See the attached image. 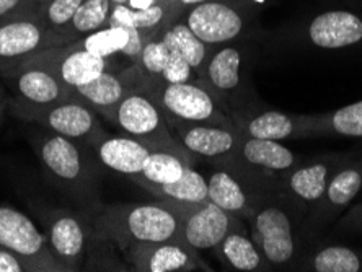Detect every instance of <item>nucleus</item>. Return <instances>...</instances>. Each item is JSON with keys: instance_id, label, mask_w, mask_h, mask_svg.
Listing matches in <instances>:
<instances>
[{"instance_id": "f257e3e1", "label": "nucleus", "mask_w": 362, "mask_h": 272, "mask_svg": "<svg viewBox=\"0 0 362 272\" xmlns=\"http://www.w3.org/2000/svg\"><path fill=\"white\" fill-rule=\"evenodd\" d=\"M47 179L82 206H95L98 197L100 167L92 148L40 127L30 134Z\"/></svg>"}, {"instance_id": "f03ea898", "label": "nucleus", "mask_w": 362, "mask_h": 272, "mask_svg": "<svg viewBox=\"0 0 362 272\" xmlns=\"http://www.w3.org/2000/svg\"><path fill=\"white\" fill-rule=\"evenodd\" d=\"M92 206V233L108 238L121 252L142 243H158L167 240H183L177 215L156 202H118L100 207Z\"/></svg>"}, {"instance_id": "7ed1b4c3", "label": "nucleus", "mask_w": 362, "mask_h": 272, "mask_svg": "<svg viewBox=\"0 0 362 272\" xmlns=\"http://www.w3.org/2000/svg\"><path fill=\"white\" fill-rule=\"evenodd\" d=\"M303 215L287 197L273 191L253 207L247 223L250 235L273 269L296 271L302 256Z\"/></svg>"}, {"instance_id": "20e7f679", "label": "nucleus", "mask_w": 362, "mask_h": 272, "mask_svg": "<svg viewBox=\"0 0 362 272\" xmlns=\"http://www.w3.org/2000/svg\"><path fill=\"white\" fill-rule=\"evenodd\" d=\"M129 73L132 88L147 93L170 119L235 126L214 95L198 78L185 83H165L158 78L147 77L137 64L129 67Z\"/></svg>"}, {"instance_id": "39448f33", "label": "nucleus", "mask_w": 362, "mask_h": 272, "mask_svg": "<svg viewBox=\"0 0 362 272\" xmlns=\"http://www.w3.org/2000/svg\"><path fill=\"white\" fill-rule=\"evenodd\" d=\"M111 124L124 136L142 142L151 152H170L188 162L191 167L196 157L181 146L167 116L156 101L142 90L132 88L116 110Z\"/></svg>"}, {"instance_id": "423d86ee", "label": "nucleus", "mask_w": 362, "mask_h": 272, "mask_svg": "<svg viewBox=\"0 0 362 272\" xmlns=\"http://www.w3.org/2000/svg\"><path fill=\"white\" fill-rule=\"evenodd\" d=\"M212 165L214 168L206 178L209 201L242 220H247L263 196L279 189V179L243 167L235 158Z\"/></svg>"}, {"instance_id": "0eeeda50", "label": "nucleus", "mask_w": 362, "mask_h": 272, "mask_svg": "<svg viewBox=\"0 0 362 272\" xmlns=\"http://www.w3.org/2000/svg\"><path fill=\"white\" fill-rule=\"evenodd\" d=\"M8 108L12 110L13 116L20 119L33 122L57 136L82 142L90 148L100 138L108 136L98 114L76 98L47 106L21 103V101L12 98L8 100Z\"/></svg>"}, {"instance_id": "6e6552de", "label": "nucleus", "mask_w": 362, "mask_h": 272, "mask_svg": "<svg viewBox=\"0 0 362 272\" xmlns=\"http://www.w3.org/2000/svg\"><path fill=\"white\" fill-rule=\"evenodd\" d=\"M240 66V49L228 42V45L214 46L198 76V80L214 95L233 122L252 114L253 111L264 108L262 101L250 97L247 83H243Z\"/></svg>"}, {"instance_id": "1a4fd4ad", "label": "nucleus", "mask_w": 362, "mask_h": 272, "mask_svg": "<svg viewBox=\"0 0 362 272\" xmlns=\"http://www.w3.org/2000/svg\"><path fill=\"white\" fill-rule=\"evenodd\" d=\"M31 211L40 218L47 244L66 272L82 271L92 238V218L69 209L36 204H31Z\"/></svg>"}, {"instance_id": "9d476101", "label": "nucleus", "mask_w": 362, "mask_h": 272, "mask_svg": "<svg viewBox=\"0 0 362 272\" xmlns=\"http://www.w3.org/2000/svg\"><path fill=\"white\" fill-rule=\"evenodd\" d=\"M252 17L248 0H207L185 10L180 18L206 45L222 46L240 38Z\"/></svg>"}, {"instance_id": "9b49d317", "label": "nucleus", "mask_w": 362, "mask_h": 272, "mask_svg": "<svg viewBox=\"0 0 362 272\" xmlns=\"http://www.w3.org/2000/svg\"><path fill=\"white\" fill-rule=\"evenodd\" d=\"M362 191V150L332 176L323 196L302 220L303 242H312L341 217Z\"/></svg>"}, {"instance_id": "f8f14e48", "label": "nucleus", "mask_w": 362, "mask_h": 272, "mask_svg": "<svg viewBox=\"0 0 362 272\" xmlns=\"http://www.w3.org/2000/svg\"><path fill=\"white\" fill-rule=\"evenodd\" d=\"M0 244L17 254L30 272H66L52 254L45 233L13 207L0 206Z\"/></svg>"}, {"instance_id": "ddd939ff", "label": "nucleus", "mask_w": 362, "mask_h": 272, "mask_svg": "<svg viewBox=\"0 0 362 272\" xmlns=\"http://www.w3.org/2000/svg\"><path fill=\"white\" fill-rule=\"evenodd\" d=\"M356 152H337L325 153L305 160L287 172L281 178L279 193L284 194L297 211L305 217L308 211L320 201L332 176L343 167L346 162L356 155Z\"/></svg>"}, {"instance_id": "4468645a", "label": "nucleus", "mask_w": 362, "mask_h": 272, "mask_svg": "<svg viewBox=\"0 0 362 272\" xmlns=\"http://www.w3.org/2000/svg\"><path fill=\"white\" fill-rule=\"evenodd\" d=\"M158 201L177 215L181 228V238L198 252L214 249L227 232L242 220V218L221 209L209 199L201 202Z\"/></svg>"}, {"instance_id": "2eb2a0df", "label": "nucleus", "mask_w": 362, "mask_h": 272, "mask_svg": "<svg viewBox=\"0 0 362 272\" xmlns=\"http://www.w3.org/2000/svg\"><path fill=\"white\" fill-rule=\"evenodd\" d=\"M170 126L186 150L196 158H206L211 163H222L235 158L243 132L237 126L206 124L170 119Z\"/></svg>"}, {"instance_id": "dca6fc26", "label": "nucleus", "mask_w": 362, "mask_h": 272, "mask_svg": "<svg viewBox=\"0 0 362 272\" xmlns=\"http://www.w3.org/2000/svg\"><path fill=\"white\" fill-rule=\"evenodd\" d=\"M122 256L132 269L139 272L211 271L201 259L198 249L191 248L185 240L134 244L124 249Z\"/></svg>"}, {"instance_id": "f3484780", "label": "nucleus", "mask_w": 362, "mask_h": 272, "mask_svg": "<svg viewBox=\"0 0 362 272\" xmlns=\"http://www.w3.org/2000/svg\"><path fill=\"white\" fill-rule=\"evenodd\" d=\"M49 47H56V35L45 25L41 10L31 17L0 25V72Z\"/></svg>"}, {"instance_id": "a211bd4d", "label": "nucleus", "mask_w": 362, "mask_h": 272, "mask_svg": "<svg viewBox=\"0 0 362 272\" xmlns=\"http://www.w3.org/2000/svg\"><path fill=\"white\" fill-rule=\"evenodd\" d=\"M21 62L35 64L46 69L67 87H78V85L92 82L110 67V59L98 57L82 49H74L69 45L36 52Z\"/></svg>"}, {"instance_id": "6ab92c4d", "label": "nucleus", "mask_w": 362, "mask_h": 272, "mask_svg": "<svg viewBox=\"0 0 362 272\" xmlns=\"http://www.w3.org/2000/svg\"><path fill=\"white\" fill-rule=\"evenodd\" d=\"M0 78L12 90L13 100L21 103L47 106L72 98L71 87L64 85L49 71L35 64L20 62L0 72Z\"/></svg>"}, {"instance_id": "aec40b11", "label": "nucleus", "mask_w": 362, "mask_h": 272, "mask_svg": "<svg viewBox=\"0 0 362 272\" xmlns=\"http://www.w3.org/2000/svg\"><path fill=\"white\" fill-rule=\"evenodd\" d=\"M235 160L243 167L273 176L281 183L282 176L291 172L292 168H296L303 157L282 146L279 141L243 136Z\"/></svg>"}, {"instance_id": "412c9836", "label": "nucleus", "mask_w": 362, "mask_h": 272, "mask_svg": "<svg viewBox=\"0 0 362 272\" xmlns=\"http://www.w3.org/2000/svg\"><path fill=\"white\" fill-rule=\"evenodd\" d=\"M71 90L72 98L87 105L90 110H93L98 116H103V119L111 124L122 98L132 90V83L127 72L115 73L106 71L92 82L71 87Z\"/></svg>"}, {"instance_id": "4be33fe9", "label": "nucleus", "mask_w": 362, "mask_h": 272, "mask_svg": "<svg viewBox=\"0 0 362 272\" xmlns=\"http://www.w3.org/2000/svg\"><path fill=\"white\" fill-rule=\"evenodd\" d=\"M308 40L322 49H341L362 41V18L348 10H329L308 25Z\"/></svg>"}, {"instance_id": "5701e85b", "label": "nucleus", "mask_w": 362, "mask_h": 272, "mask_svg": "<svg viewBox=\"0 0 362 272\" xmlns=\"http://www.w3.org/2000/svg\"><path fill=\"white\" fill-rule=\"evenodd\" d=\"M227 271L240 272H266L273 271L271 264L266 261L258 244L255 243L252 235H248L243 220L235 223L227 232L222 242L212 249Z\"/></svg>"}, {"instance_id": "b1692460", "label": "nucleus", "mask_w": 362, "mask_h": 272, "mask_svg": "<svg viewBox=\"0 0 362 272\" xmlns=\"http://www.w3.org/2000/svg\"><path fill=\"white\" fill-rule=\"evenodd\" d=\"M93 155L100 165L126 176H136L142 172L151 150L142 142L129 136H105L92 147Z\"/></svg>"}, {"instance_id": "393cba45", "label": "nucleus", "mask_w": 362, "mask_h": 272, "mask_svg": "<svg viewBox=\"0 0 362 272\" xmlns=\"http://www.w3.org/2000/svg\"><path fill=\"white\" fill-rule=\"evenodd\" d=\"M338 136L362 138V100L322 114H300L299 138Z\"/></svg>"}, {"instance_id": "a878e982", "label": "nucleus", "mask_w": 362, "mask_h": 272, "mask_svg": "<svg viewBox=\"0 0 362 272\" xmlns=\"http://www.w3.org/2000/svg\"><path fill=\"white\" fill-rule=\"evenodd\" d=\"M180 17L181 13L167 0H162V2L144 10L129 8L127 5H118V7L111 8L108 26H131V28L139 31L144 41L147 42L148 40L160 38L163 31Z\"/></svg>"}, {"instance_id": "bb28decb", "label": "nucleus", "mask_w": 362, "mask_h": 272, "mask_svg": "<svg viewBox=\"0 0 362 272\" xmlns=\"http://www.w3.org/2000/svg\"><path fill=\"white\" fill-rule=\"evenodd\" d=\"M235 126L247 137L281 142L286 138H299L300 114H289L278 110L262 108L237 119Z\"/></svg>"}, {"instance_id": "cd10ccee", "label": "nucleus", "mask_w": 362, "mask_h": 272, "mask_svg": "<svg viewBox=\"0 0 362 272\" xmlns=\"http://www.w3.org/2000/svg\"><path fill=\"white\" fill-rule=\"evenodd\" d=\"M296 271L312 272H362V249L339 244L315 248L302 253Z\"/></svg>"}, {"instance_id": "c85d7f7f", "label": "nucleus", "mask_w": 362, "mask_h": 272, "mask_svg": "<svg viewBox=\"0 0 362 272\" xmlns=\"http://www.w3.org/2000/svg\"><path fill=\"white\" fill-rule=\"evenodd\" d=\"M137 186L146 189L158 199L178 201V202H201L209 199L207 196V179L199 172L191 167L178 181L168 184H153L141 178H129Z\"/></svg>"}, {"instance_id": "c756f323", "label": "nucleus", "mask_w": 362, "mask_h": 272, "mask_svg": "<svg viewBox=\"0 0 362 272\" xmlns=\"http://www.w3.org/2000/svg\"><path fill=\"white\" fill-rule=\"evenodd\" d=\"M160 38L170 51H175L180 56H183L198 76L207 62V59H209L212 49H214V46L206 45L204 41L199 40L181 18L175 20L160 35Z\"/></svg>"}, {"instance_id": "7c9ffc66", "label": "nucleus", "mask_w": 362, "mask_h": 272, "mask_svg": "<svg viewBox=\"0 0 362 272\" xmlns=\"http://www.w3.org/2000/svg\"><path fill=\"white\" fill-rule=\"evenodd\" d=\"M111 8L113 5L110 0H82L71 25L57 38V46L69 45V42L108 26Z\"/></svg>"}, {"instance_id": "2f4dec72", "label": "nucleus", "mask_w": 362, "mask_h": 272, "mask_svg": "<svg viewBox=\"0 0 362 272\" xmlns=\"http://www.w3.org/2000/svg\"><path fill=\"white\" fill-rule=\"evenodd\" d=\"M191 168L188 162L170 152H151L142 172L131 178H141L153 184H168L178 181Z\"/></svg>"}, {"instance_id": "473e14b6", "label": "nucleus", "mask_w": 362, "mask_h": 272, "mask_svg": "<svg viewBox=\"0 0 362 272\" xmlns=\"http://www.w3.org/2000/svg\"><path fill=\"white\" fill-rule=\"evenodd\" d=\"M116 248L111 240L92 233L82 271H134L126 259L118 258Z\"/></svg>"}, {"instance_id": "72a5a7b5", "label": "nucleus", "mask_w": 362, "mask_h": 272, "mask_svg": "<svg viewBox=\"0 0 362 272\" xmlns=\"http://www.w3.org/2000/svg\"><path fill=\"white\" fill-rule=\"evenodd\" d=\"M81 4L82 0H49V2L41 7L45 25L56 35V46L57 38L71 25L74 15H76L77 8L81 7Z\"/></svg>"}, {"instance_id": "f704fd0d", "label": "nucleus", "mask_w": 362, "mask_h": 272, "mask_svg": "<svg viewBox=\"0 0 362 272\" xmlns=\"http://www.w3.org/2000/svg\"><path fill=\"white\" fill-rule=\"evenodd\" d=\"M170 61V49L167 45L162 41V38L148 40L142 47L141 57L136 64L141 67V71L146 73L147 77L157 78L162 76V72L167 67Z\"/></svg>"}, {"instance_id": "c9c22d12", "label": "nucleus", "mask_w": 362, "mask_h": 272, "mask_svg": "<svg viewBox=\"0 0 362 272\" xmlns=\"http://www.w3.org/2000/svg\"><path fill=\"white\" fill-rule=\"evenodd\" d=\"M157 78L165 83H185L193 82V80L198 78V73H196L194 69L189 66V62L183 56H180L175 51H170V61L167 67H165L162 76Z\"/></svg>"}, {"instance_id": "e433bc0d", "label": "nucleus", "mask_w": 362, "mask_h": 272, "mask_svg": "<svg viewBox=\"0 0 362 272\" xmlns=\"http://www.w3.org/2000/svg\"><path fill=\"white\" fill-rule=\"evenodd\" d=\"M40 10V0H0V25L31 17Z\"/></svg>"}, {"instance_id": "4c0bfd02", "label": "nucleus", "mask_w": 362, "mask_h": 272, "mask_svg": "<svg viewBox=\"0 0 362 272\" xmlns=\"http://www.w3.org/2000/svg\"><path fill=\"white\" fill-rule=\"evenodd\" d=\"M338 230L362 235V204H356L338 220Z\"/></svg>"}, {"instance_id": "58836bf2", "label": "nucleus", "mask_w": 362, "mask_h": 272, "mask_svg": "<svg viewBox=\"0 0 362 272\" xmlns=\"http://www.w3.org/2000/svg\"><path fill=\"white\" fill-rule=\"evenodd\" d=\"M0 272H30V269L17 254L0 244Z\"/></svg>"}, {"instance_id": "ea45409f", "label": "nucleus", "mask_w": 362, "mask_h": 272, "mask_svg": "<svg viewBox=\"0 0 362 272\" xmlns=\"http://www.w3.org/2000/svg\"><path fill=\"white\" fill-rule=\"evenodd\" d=\"M168 4H172L175 8L178 10L180 13H183L185 10H188L191 7H194V5L202 4V2H207V0H167Z\"/></svg>"}, {"instance_id": "a19ab883", "label": "nucleus", "mask_w": 362, "mask_h": 272, "mask_svg": "<svg viewBox=\"0 0 362 272\" xmlns=\"http://www.w3.org/2000/svg\"><path fill=\"white\" fill-rule=\"evenodd\" d=\"M8 108V98L7 95H5L2 85H0V122H2L4 116H5V111Z\"/></svg>"}, {"instance_id": "79ce46f5", "label": "nucleus", "mask_w": 362, "mask_h": 272, "mask_svg": "<svg viewBox=\"0 0 362 272\" xmlns=\"http://www.w3.org/2000/svg\"><path fill=\"white\" fill-rule=\"evenodd\" d=\"M113 7H118V5H127V0H110Z\"/></svg>"}, {"instance_id": "37998d69", "label": "nucleus", "mask_w": 362, "mask_h": 272, "mask_svg": "<svg viewBox=\"0 0 362 272\" xmlns=\"http://www.w3.org/2000/svg\"><path fill=\"white\" fill-rule=\"evenodd\" d=\"M47 2H49V0H40V4H41V7H42V5H46Z\"/></svg>"}]
</instances>
